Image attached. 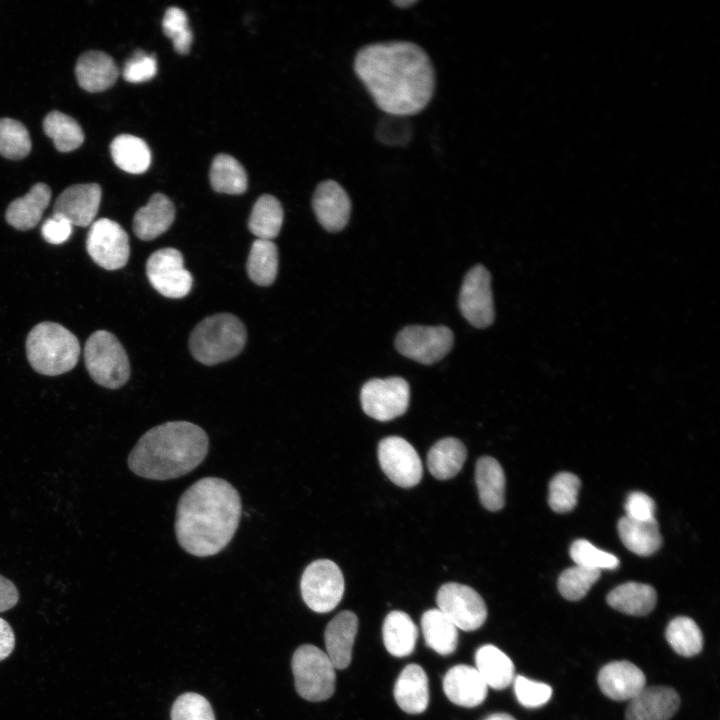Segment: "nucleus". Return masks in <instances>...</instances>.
Masks as SVG:
<instances>
[{"instance_id":"nucleus-1","label":"nucleus","mask_w":720,"mask_h":720,"mask_svg":"<svg viewBox=\"0 0 720 720\" xmlns=\"http://www.w3.org/2000/svg\"><path fill=\"white\" fill-rule=\"evenodd\" d=\"M354 71L376 106L391 116L415 115L433 97V65L428 54L413 42L366 45L355 56Z\"/></svg>"},{"instance_id":"nucleus-2","label":"nucleus","mask_w":720,"mask_h":720,"mask_svg":"<svg viewBox=\"0 0 720 720\" xmlns=\"http://www.w3.org/2000/svg\"><path fill=\"white\" fill-rule=\"evenodd\" d=\"M241 499L226 480L205 477L180 497L175 533L189 554L207 557L219 553L232 540L240 521Z\"/></svg>"},{"instance_id":"nucleus-3","label":"nucleus","mask_w":720,"mask_h":720,"mask_svg":"<svg viewBox=\"0 0 720 720\" xmlns=\"http://www.w3.org/2000/svg\"><path fill=\"white\" fill-rule=\"evenodd\" d=\"M206 432L187 421L157 425L138 440L127 462L136 475L153 480H169L194 470L208 453Z\"/></svg>"},{"instance_id":"nucleus-4","label":"nucleus","mask_w":720,"mask_h":720,"mask_svg":"<svg viewBox=\"0 0 720 720\" xmlns=\"http://www.w3.org/2000/svg\"><path fill=\"white\" fill-rule=\"evenodd\" d=\"M26 354L36 372L56 376L75 367L80 355V344L68 329L47 321L37 324L29 332Z\"/></svg>"},{"instance_id":"nucleus-5","label":"nucleus","mask_w":720,"mask_h":720,"mask_svg":"<svg viewBox=\"0 0 720 720\" xmlns=\"http://www.w3.org/2000/svg\"><path fill=\"white\" fill-rule=\"evenodd\" d=\"M247 332L242 321L229 313L204 318L189 338L192 356L204 365H215L236 357L244 348Z\"/></svg>"},{"instance_id":"nucleus-6","label":"nucleus","mask_w":720,"mask_h":720,"mask_svg":"<svg viewBox=\"0 0 720 720\" xmlns=\"http://www.w3.org/2000/svg\"><path fill=\"white\" fill-rule=\"evenodd\" d=\"M84 360L91 378L108 389L122 387L130 377L126 351L112 333L98 330L86 341Z\"/></svg>"},{"instance_id":"nucleus-7","label":"nucleus","mask_w":720,"mask_h":720,"mask_svg":"<svg viewBox=\"0 0 720 720\" xmlns=\"http://www.w3.org/2000/svg\"><path fill=\"white\" fill-rule=\"evenodd\" d=\"M297 693L308 701L330 698L335 690V667L320 648L304 644L296 649L291 661Z\"/></svg>"},{"instance_id":"nucleus-8","label":"nucleus","mask_w":720,"mask_h":720,"mask_svg":"<svg viewBox=\"0 0 720 720\" xmlns=\"http://www.w3.org/2000/svg\"><path fill=\"white\" fill-rule=\"evenodd\" d=\"M300 589L304 602L311 610L327 613L333 610L343 597L344 577L333 561L315 560L305 568Z\"/></svg>"},{"instance_id":"nucleus-9","label":"nucleus","mask_w":720,"mask_h":720,"mask_svg":"<svg viewBox=\"0 0 720 720\" xmlns=\"http://www.w3.org/2000/svg\"><path fill=\"white\" fill-rule=\"evenodd\" d=\"M454 335L446 326L410 325L396 336L397 351L416 362L433 364L449 353Z\"/></svg>"},{"instance_id":"nucleus-10","label":"nucleus","mask_w":720,"mask_h":720,"mask_svg":"<svg viewBox=\"0 0 720 720\" xmlns=\"http://www.w3.org/2000/svg\"><path fill=\"white\" fill-rule=\"evenodd\" d=\"M438 609L464 631L480 628L487 618L483 598L473 588L455 583L443 584L436 595Z\"/></svg>"},{"instance_id":"nucleus-11","label":"nucleus","mask_w":720,"mask_h":720,"mask_svg":"<svg viewBox=\"0 0 720 720\" xmlns=\"http://www.w3.org/2000/svg\"><path fill=\"white\" fill-rule=\"evenodd\" d=\"M86 249L91 259L106 270L124 267L129 259V237L117 222L100 218L87 234Z\"/></svg>"},{"instance_id":"nucleus-12","label":"nucleus","mask_w":720,"mask_h":720,"mask_svg":"<svg viewBox=\"0 0 720 720\" xmlns=\"http://www.w3.org/2000/svg\"><path fill=\"white\" fill-rule=\"evenodd\" d=\"M150 284L168 298H183L191 290L193 277L184 267L183 255L175 248H162L153 252L146 262Z\"/></svg>"},{"instance_id":"nucleus-13","label":"nucleus","mask_w":720,"mask_h":720,"mask_svg":"<svg viewBox=\"0 0 720 720\" xmlns=\"http://www.w3.org/2000/svg\"><path fill=\"white\" fill-rule=\"evenodd\" d=\"M409 398V385L400 377L369 380L360 393L364 412L378 421H389L404 414Z\"/></svg>"},{"instance_id":"nucleus-14","label":"nucleus","mask_w":720,"mask_h":720,"mask_svg":"<svg viewBox=\"0 0 720 720\" xmlns=\"http://www.w3.org/2000/svg\"><path fill=\"white\" fill-rule=\"evenodd\" d=\"M464 318L476 328L492 324L495 317L491 276L482 265H476L465 275L458 299Z\"/></svg>"},{"instance_id":"nucleus-15","label":"nucleus","mask_w":720,"mask_h":720,"mask_svg":"<svg viewBox=\"0 0 720 720\" xmlns=\"http://www.w3.org/2000/svg\"><path fill=\"white\" fill-rule=\"evenodd\" d=\"M378 460L386 476L400 487H413L422 478L423 468L418 453L401 437L382 439L378 445Z\"/></svg>"},{"instance_id":"nucleus-16","label":"nucleus","mask_w":720,"mask_h":720,"mask_svg":"<svg viewBox=\"0 0 720 720\" xmlns=\"http://www.w3.org/2000/svg\"><path fill=\"white\" fill-rule=\"evenodd\" d=\"M101 195V187L96 183L72 185L56 199L53 214L63 217L72 225L86 227L94 222Z\"/></svg>"},{"instance_id":"nucleus-17","label":"nucleus","mask_w":720,"mask_h":720,"mask_svg":"<svg viewBox=\"0 0 720 720\" xmlns=\"http://www.w3.org/2000/svg\"><path fill=\"white\" fill-rule=\"evenodd\" d=\"M312 208L321 226L330 232L342 230L351 214V200L345 189L334 180L319 183L312 198Z\"/></svg>"},{"instance_id":"nucleus-18","label":"nucleus","mask_w":720,"mask_h":720,"mask_svg":"<svg viewBox=\"0 0 720 720\" xmlns=\"http://www.w3.org/2000/svg\"><path fill=\"white\" fill-rule=\"evenodd\" d=\"M598 684L604 695L623 701L639 694L645 688L646 678L635 664L626 660L613 661L599 671Z\"/></svg>"},{"instance_id":"nucleus-19","label":"nucleus","mask_w":720,"mask_h":720,"mask_svg":"<svg viewBox=\"0 0 720 720\" xmlns=\"http://www.w3.org/2000/svg\"><path fill=\"white\" fill-rule=\"evenodd\" d=\"M680 698L671 687H645L630 700L626 720H669L678 710Z\"/></svg>"},{"instance_id":"nucleus-20","label":"nucleus","mask_w":720,"mask_h":720,"mask_svg":"<svg viewBox=\"0 0 720 720\" xmlns=\"http://www.w3.org/2000/svg\"><path fill=\"white\" fill-rule=\"evenodd\" d=\"M443 690L452 703L472 708L485 700L488 686L475 667L459 664L446 673Z\"/></svg>"},{"instance_id":"nucleus-21","label":"nucleus","mask_w":720,"mask_h":720,"mask_svg":"<svg viewBox=\"0 0 720 720\" xmlns=\"http://www.w3.org/2000/svg\"><path fill=\"white\" fill-rule=\"evenodd\" d=\"M358 629V618L351 611L338 613L325 630L327 656L335 669H345L352 658V648Z\"/></svg>"},{"instance_id":"nucleus-22","label":"nucleus","mask_w":720,"mask_h":720,"mask_svg":"<svg viewBox=\"0 0 720 720\" xmlns=\"http://www.w3.org/2000/svg\"><path fill=\"white\" fill-rule=\"evenodd\" d=\"M75 75L81 88L94 93L110 88L116 82L119 70L108 54L88 51L78 58Z\"/></svg>"},{"instance_id":"nucleus-23","label":"nucleus","mask_w":720,"mask_h":720,"mask_svg":"<svg viewBox=\"0 0 720 720\" xmlns=\"http://www.w3.org/2000/svg\"><path fill=\"white\" fill-rule=\"evenodd\" d=\"M175 219V207L162 193L153 194L133 219L134 234L141 240H153L166 232Z\"/></svg>"},{"instance_id":"nucleus-24","label":"nucleus","mask_w":720,"mask_h":720,"mask_svg":"<svg viewBox=\"0 0 720 720\" xmlns=\"http://www.w3.org/2000/svg\"><path fill=\"white\" fill-rule=\"evenodd\" d=\"M393 693L397 705L406 713L424 712L429 703L428 678L424 669L418 664L407 665L397 678Z\"/></svg>"},{"instance_id":"nucleus-25","label":"nucleus","mask_w":720,"mask_h":720,"mask_svg":"<svg viewBox=\"0 0 720 720\" xmlns=\"http://www.w3.org/2000/svg\"><path fill=\"white\" fill-rule=\"evenodd\" d=\"M50 199V188L44 183H36L27 194L10 203L6 221L17 230H29L38 224Z\"/></svg>"},{"instance_id":"nucleus-26","label":"nucleus","mask_w":720,"mask_h":720,"mask_svg":"<svg viewBox=\"0 0 720 720\" xmlns=\"http://www.w3.org/2000/svg\"><path fill=\"white\" fill-rule=\"evenodd\" d=\"M617 531L624 546L640 556H649L662 545V536L655 518L639 521L621 517L617 523Z\"/></svg>"},{"instance_id":"nucleus-27","label":"nucleus","mask_w":720,"mask_h":720,"mask_svg":"<svg viewBox=\"0 0 720 720\" xmlns=\"http://www.w3.org/2000/svg\"><path fill=\"white\" fill-rule=\"evenodd\" d=\"M475 481L482 505L490 511L500 510L505 503V475L499 462L490 456L479 458Z\"/></svg>"},{"instance_id":"nucleus-28","label":"nucleus","mask_w":720,"mask_h":720,"mask_svg":"<svg viewBox=\"0 0 720 720\" xmlns=\"http://www.w3.org/2000/svg\"><path fill=\"white\" fill-rule=\"evenodd\" d=\"M476 669L488 687L507 688L514 680V664L498 647L486 644L475 653Z\"/></svg>"},{"instance_id":"nucleus-29","label":"nucleus","mask_w":720,"mask_h":720,"mask_svg":"<svg viewBox=\"0 0 720 720\" xmlns=\"http://www.w3.org/2000/svg\"><path fill=\"white\" fill-rule=\"evenodd\" d=\"M657 602L655 589L638 582H627L611 590L607 595V603L622 613L643 616L650 613Z\"/></svg>"},{"instance_id":"nucleus-30","label":"nucleus","mask_w":720,"mask_h":720,"mask_svg":"<svg viewBox=\"0 0 720 720\" xmlns=\"http://www.w3.org/2000/svg\"><path fill=\"white\" fill-rule=\"evenodd\" d=\"M417 637V627L408 614L392 611L386 616L383 623V642L391 655H410L414 651Z\"/></svg>"},{"instance_id":"nucleus-31","label":"nucleus","mask_w":720,"mask_h":720,"mask_svg":"<svg viewBox=\"0 0 720 720\" xmlns=\"http://www.w3.org/2000/svg\"><path fill=\"white\" fill-rule=\"evenodd\" d=\"M467 456L464 444L452 437L436 442L427 456L430 473L439 480H447L461 470Z\"/></svg>"},{"instance_id":"nucleus-32","label":"nucleus","mask_w":720,"mask_h":720,"mask_svg":"<svg viewBox=\"0 0 720 720\" xmlns=\"http://www.w3.org/2000/svg\"><path fill=\"white\" fill-rule=\"evenodd\" d=\"M110 151L114 163L131 174H142L151 164V151L148 145L134 135L116 136L111 142Z\"/></svg>"},{"instance_id":"nucleus-33","label":"nucleus","mask_w":720,"mask_h":720,"mask_svg":"<svg viewBox=\"0 0 720 720\" xmlns=\"http://www.w3.org/2000/svg\"><path fill=\"white\" fill-rule=\"evenodd\" d=\"M421 627L427 646L438 654L446 656L456 650L458 628L438 608L423 614Z\"/></svg>"},{"instance_id":"nucleus-34","label":"nucleus","mask_w":720,"mask_h":720,"mask_svg":"<svg viewBox=\"0 0 720 720\" xmlns=\"http://www.w3.org/2000/svg\"><path fill=\"white\" fill-rule=\"evenodd\" d=\"M282 222L281 203L276 197L265 194L255 202L249 217L248 228L257 239L272 241L279 234Z\"/></svg>"},{"instance_id":"nucleus-35","label":"nucleus","mask_w":720,"mask_h":720,"mask_svg":"<svg viewBox=\"0 0 720 720\" xmlns=\"http://www.w3.org/2000/svg\"><path fill=\"white\" fill-rule=\"evenodd\" d=\"M209 178L212 188L219 193L239 195L246 191L248 185L245 169L228 154H218L213 159Z\"/></svg>"},{"instance_id":"nucleus-36","label":"nucleus","mask_w":720,"mask_h":720,"mask_svg":"<svg viewBox=\"0 0 720 720\" xmlns=\"http://www.w3.org/2000/svg\"><path fill=\"white\" fill-rule=\"evenodd\" d=\"M278 249L271 240L256 239L251 246L247 273L249 278L260 286L271 285L278 272Z\"/></svg>"},{"instance_id":"nucleus-37","label":"nucleus","mask_w":720,"mask_h":720,"mask_svg":"<svg viewBox=\"0 0 720 720\" xmlns=\"http://www.w3.org/2000/svg\"><path fill=\"white\" fill-rule=\"evenodd\" d=\"M43 129L60 152L73 151L84 141V133L77 121L60 111H51L45 116Z\"/></svg>"},{"instance_id":"nucleus-38","label":"nucleus","mask_w":720,"mask_h":720,"mask_svg":"<svg viewBox=\"0 0 720 720\" xmlns=\"http://www.w3.org/2000/svg\"><path fill=\"white\" fill-rule=\"evenodd\" d=\"M665 637L672 649L684 657L695 656L703 648L702 632L689 617L672 619L666 628Z\"/></svg>"},{"instance_id":"nucleus-39","label":"nucleus","mask_w":720,"mask_h":720,"mask_svg":"<svg viewBox=\"0 0 720 720\" xmlns=\"http://www.w3.org/2000/svg\"><path fill=\"white\" fill-rule=\"evenodd\" d=\"M581 482L570 472H560L549 483L548 503L556 513H567L577 504Z\"/></svg>"},{"instance_id":"nucleus-40","label":"nucleus","mask_w":720,"mask_h":720,"mask_svg":"<svg viewBox=\"0 0 720 720\" xmlns=\"http://www.w3.org/2000/svg\"><path fill=\"white\" fill-rule=\"evenodd\" d=\"M31 140L26 127L11 118L0 119V154L8 159H21L29 154Z\"/></svg>"},{"instance_id":"nucleus-41","label":"nucleus","mask_w":720,"mask_h":720,"mask_svg":"<svg viewBox=\"0 0 720 720\" xmlns=\"http://www.w3.org/2000/svg\"><path fill=\"white\" fill-rule=\"evenodd\" d=\"M600 574L599 570L577 565L567 568L558 578V590L567 600H580L599 579Z\"/></svg>"},{"instance_id":"nucleus-42","label":"nucleus","mask_w":720,"mask_h":720,"mask_svg":"<svg viewBox=\"0 0 720 720\" xmlns=\"http://www.w3.org/2000/svg\"><path fill=\"white\" fill-rule=\"evenodd\" d=\"M569 553L577 566L599 571L602 569L612 570L619 566V559L615 555L597 548L585 539L574 541L570 546Z\"/></svg>"},{"instance_id":"nucleus-43","label":"nucleus","mask_w":720,"mask_h":720,"mask_svg":"<svg viewBox=\"0 0 720 720\" xmlns=\"http://www.w3.org/2000/svg\"><path fill=\"white\" fill-rule=\"evenodd\" d=\"M162 29L172 40L177 53L185 55L190 51L193 34L184 10L179 7L168 8L162 19Z\"/></svg>"},{"instance_id":"nucleus-44","label":"nucleus","mask_w":720,"mask_h":720,"mask_svg":"<svg viewBox=\"0 0 720 720\" xmlns=\"http://www.w3.org/2000/svg\"><path fill=\"white\" fill-rule=\"evenodd\" d=\"M170 716L171 720H215L208 700L193 692L184 693L175 700Z\"/></svg>"},{"instance_id":"nucleus-45","label":"nucleus","mask_w":720,"mask_h":720,"mask_svg":"<svg viewBox=\"0 0 720 720\" xmlns=\"http://www.w3.org/2000/svg\"><path fill=\"white\" fill-rule=\"evenodd\" d=\"M514 692L518 701L527 708H538L551 698L552 688L542 682L532 681L524 676L514 677Z\"/></svg>"},{"instance_id":"nucleus-46","label":"nucleus","mask_w":720,"mask_h":720,"mask_svg":"<svg viewBox=\"0 0 720 720\" xmlns=\"http://www.w3.org/2000/svg\"><path fill=\"white\" fill-rule=\"evenodd\" d=\"M157 73V60L155 55L147 54L142 50L134 52L123 68V77L130 83H142L151 80Z\"/></svg>"},{"instance_id":"nucleus-47","label":"nucleus","mask_w":720,"mask_h":720,"mask_svg":"<svg viewBox=\"0 0 720 720\" xmlns=\"http://www.w3.org/2000/svg\"><path fill=\"white\" fill-rule=\"evenodd\" d=\"M624 508L625 516L633 520L646 521L655 518V502L640 491L631 492L627 496Z\"/></svg>"},{"instance_id":"nucleus-48","label":"nucleus","mask_w":720,"mask_h":720,"mask_svg":"<svg viewBox=\"0 0 720 720\" xmlns=\"http://www.w3.org/2000/svg\"><path fill=\"white\" fill-rule=\"evenodd\" d=\"M73 225L58 215L52 214L41 227L44 240L50 244H62L71 236Z\"/></svg>"},{"instance_id":"nucleus-49","label":"nucleus","mask_w":720,"mask_h":720,"mask_svg":"<svg viewBox=\"0 0 720 720\" xmlns=\"http://www.w3.org/2000/svg\"><path fill=\"white\" fill-rule=\"evenodd\" d=\"M19 600V592L15 584L0 575V613L13 608Z\"/></svg>"},{"instance_id":"nucleus-50","label":"nucleus","mask_w":720,"mask_h":720,"mask_svg":"<svg viewBox=\"0 0 720 720\" xmlns=\"http://www.w3.org/2000/svg\"><path fill=\"white\" fill-rule=\"evenodd\" d=\"M15 647V635L10 624L0 617V661L6 659Z\"/></svg>"},{"instance_id":"nucleus-51","label":"nucleus","mask_w":720,"mask_h":720,"mask_svg":"<svg viewBox=\"0 0 720 720\" xmlns=\"http://www.w3.org/2000/svg\"><path fill=\"white\" fill-rule=\"evenodd\" d=\"M484 720H516L513 716L507 713H494L486 717Z\"/></svg>"},{"instance_id":"nucleus-52","label":"nucleus","mask_w":720,"mask_h":720,"mask_svg":"<svg viewBox=\"0 0 720 720\" xmlns=\"http://www.w3.org/2000/svg\"><path fill=\"white\" fill-rule=\"evenodd\" d=\"M416 3H417L416 0H397V1H393V4H394L395 6H397V7H400V8H407V7H410V6H412V5L416 4Z\"/></svg>"}]
</instances>
